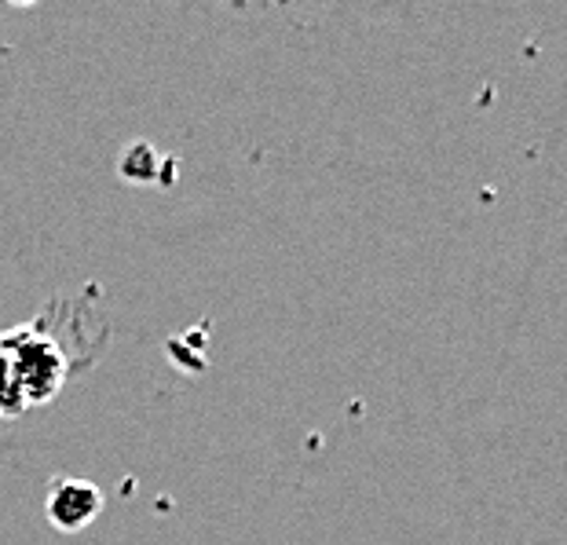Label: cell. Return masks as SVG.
Segmentation results:
<instances>
[{"instance_id": "3957f363", "label": "cell", "mask_w": 567, "mask_h": 545, "mask_svg": "<svg viewBox=\"0 0 567 545\" xmlns=\"http://www.w3.org/2000/svg\"><path fill=\"white\" fill-rule=\"evenodd\" d=\"M30 410L27 403V392H22V381L16 367H11V359L0 351V421H16Z\"/></svg>"}, {"instance_id": "277c9868", "label": "cell", "mask_w": 567, "mask_h": 545, "mask_svg": "<svg viewBox=\"0 0 567 545\" xmlns=\"http://www.w3.org/2000/svg\"><path fill=\"white\" fill-rule=\"evenodd\" d=\"M122 176L132 179V184H151V179H158V154H154L151 143H132V147L122 154Z\"/></svg>"}, {"instance_id": "7a4b0ae2", "label": "cell", "mask_w": 567, "mask_h": 545, "mask_svg": "<svg viewBox=\"0 0 567 545\" xmlns=\"http://www.w3.org/2000/svg\"><path fill=\"white\" fill-rule=\"evenodd\" d=\"M100 513H103V491L95 487L92 480H81V476L52 480L48 498H44V516L55 531L78 535V531L89 527Z\"/></svg>"}, {"instance_id": "6da1fadb", "label": "cell", "mask_w": 567, "mask_h": 545, "mask_svg": "<svg viewBox=\"0 0 567 545\" xmlns=\"http://www.w3.org/2000/svg\"><path fill=\"white\" fill-rule=\"evenodd\" d=\"M0 351L16 367L30 407H48L70 381V356L63 341L38 319L30 326H16V330L0 333Z\"/></svg>"}]
</instances>
